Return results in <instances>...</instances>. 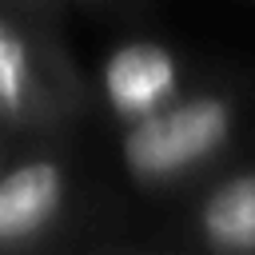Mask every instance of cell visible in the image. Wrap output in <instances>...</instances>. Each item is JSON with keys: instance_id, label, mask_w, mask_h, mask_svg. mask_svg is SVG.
Returning a JSON list of instances; mask_svg holds the SVG:
<instances>
[{"instance_id": "cell-2", "label": "cell", "mask_w": 255, "mask_h": 255, "mask_svg": "<svg viewBox=\"0 0 255 255\" xmlns=\"http://www.w3.org/2000/svg\"><path fill=\"white\" fill-rule=\"evenodd\" d=\"M60 171L56 163H24L8 179H0V247L24 243L36 235L60 207Z\"/></svg>"}, {"instance_id": "cell-4", "label": "cell", "mask_w": 255, "mask_h": 255, "mask_svg": "<svg viewBox=\"0 0 255 255\" xmlns=\"http://www.w3.org/2000/svg\"><path fill=\"white\" fill-rule=\"evenodd\" d=\"M207 235L227 251H255V175L227 183L207 203Z\"/></svg>"}, {"instance_id": "cell-3", "label": "cell", "mask_w": 255, "mask_h": 255, "mask_svg": "<svg viewBox=\"0 0 255 255\" xmlns=\"http://www.w3.org/2000/svg\"><path fill=\"white\" fill-rule=\"evenodd\" d=\"M104 84H108L112 104L124 116H143V112L159 108L171 96V88H175V64H171V56L163 48L131 44V48H120L108 60Z\"/></svg>"}, {"instance_id": "cell-5", "label": "cell", "mask_w": 255, "mask_h": 255, "mask_svg": "<svg viewBox=\"0 0 255 255\" xmlns=\"http://www.w3.org/2000/svg\"><path fill=\"white\" fill-rule=\"evenodd\" d=\"M28 92V52L20 36L0 24V112H20Z\"/></svg>"}, {"instance_id": "cell-1", "label": "cell", "mask_w": 255, "mask_h": 255, "mask_svg": "<svg viewBox=\"0 0 255 255\" xmlns=\"http://www.w3.org/2000/svg\"><path fill=\"white\" fill-rule=\"evenodd\" d=\"M227 135V112L215 100H195L175 112L143 120L128 139V163L139 175H175L187 163L203 159Z\"/></svg>"}]
</instances>
